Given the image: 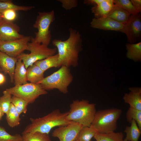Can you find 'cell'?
I'll return each mask as SVG.
<instances>
[{"label": "cell", "mask_w": 141, "mask_h": 141, "mask_svg": "<svg viewBox=\"0 0 141 141\" xmlns=\"http://www.w3.org/2000/svg\"><path fill=\"white\" fill-rule=\"evenodd\" d=\"M4 114L2 112L0 108V121Z\"/></svg>", "instance_id": "38"}, {"label": "cell", "mask_w": 141, "mask_h": 141, "mask_svg": "<svg viewBox=\"0 0 141 141\" xmlns=\"http://www.w3.org/2000/svg\"><path fill=\"white\" fill-rule=\"evenodd\" d=\"M121 32L126 35L129 43H135L139 40L141 37L140 14L131 15Z\"/></svg>", "instance_id": "10"}, {"label": "cell", "mask_w": 141, "mask_h": 141, "mask_svg": "<svg viewBox=\"0 0 141 141\" xmlns=\"http://www.w3.org/2000/svg\"><path fill=\"white\" fill-rule=\"evenodd\" d=\"M31 41L28 44L26 49L30 53H23L16 57L23 62L27 69L36 61L55 55L57 50L56 48H50L48 46L31 40Z\"/></svg>", "instance_id": "7"}, {"label": "cell", "mask_w": 141, "mask_h": 141, "mask_svg": "<svg viewBox=\"0 0 141 141\" xmlns=\"http://www.w3.org/2000/svg\"><path fill=\"white\" fill-rule=\"evenodd\" d=\"M34 7L33 6H20L14 4L11 0H0V13L9 9H11L16 11H26L31 10Z\"/></svg>", "instance_id": "23"}, {"label": "cell", "mask_w": 141, "mask_h": 141, "mask_svg": "<svg viewBox=\"0 0 141 141\" xmlns=\"http://www.w3.org/2000/svg\"><path fill=\"white\" fill-rule=\"evenodd\" d=\"M22 136L18 134L12 135L0 126V141H22Z\"/></svg>", "instance_id": "32"}, {"label": "cell", "mask_w": 141, "mask_h": 141, "mask_svg": "<svg viewBox=\"0 0 141 141\" xmlns=\"http://www.w3.org/2000/svg\"><path fill=\"white\" fill-rule=\"evenodd\" d=\"M134 7L140 13L141 11V0H130Z\"/></svg>", "instance_id": "35"}, {"label": "cell", "mask_w": 141, "mask_h": 141, "mask_svg": "<svg viewBox=\"0 0 141 141\" xmlns=\"http://www.w3.org/2000/svg\"><path fill=\"white\" fill-rule=\"evenodd\" d=\"M6 114V119L8 125L13 128L20 124L21 118L13 104L11 103L9 110Z\"/></svg>", "instance_id": "24"}, {"label": "cell", "mask_w": 141, "mask_h": 141, "mask_svg": "<svg viewBox=\"0 0 141 141\" xmlns=\"http://www.w3.org/2000/svg\"><path fill=\"white\" fill-rule=\"evenodd\" d=\"M30 36H24L20 39L10 41L0 42V51L12 57L16 58L26 49L28 44L31 41Z\"/></svg>", "instance_id": "9"}, {"label": "cell", "mask_w": 141, "mask_h": 141, "mask_svg": "<svg viewBox=\"0 0 141 141\" xmlns=\"http://www.w3.org/2000/svg\"><path fill=\"white\" fill-rule=\"evenodd\" d=\"M126 118L127 121L130 123L132 120H135L141 130V111L130 107L127 112Z\"/></svg>", "instance_id": "29"}, {"label": "cell", "mask_w": 141, "mask_h": 141, "mask_svg": "<svg viewBox=\"0 0 141 141\" xmlns=\"http://www.w3.org/2000/svg\"><path fill=\"white\" fill-rule=\"evenodd\" d=\"M93 138L96 141H123L124 135L121 132L103 133H97Z\"/></svg>", "instance_id": "25"}, {"label": "cell", "mask_w": 141, "mask_h": 141, "mask_svg": "<svg viewBox=\"0 0 141 141\" xmlns=\"http://www.w3.org/2000/svg\"><path fill=\"white\" fill-rule=\"evenodd\" d=\"M55 19L53 10L48 12H38L36 20L33 25L34 28L38 29L35 33L34 38L31 37V40L34 42L48 46L51 39L50 25Z\"/></svg>", "instance_id": "6"}, {"label": "cell", "mask_w": 141, "mask_h": 141, "mask_svg": "<svg viewBox=\"0 0 141 141\" xmlns=\"http://www.w3.org/2000/svg\"><path fill=\"white\" fill-rule=\"evenodd\" d=\"M114 5L125 10L131 15H136L140 12L133 6L129 0H113Z\"/></svg>", "instance_id": "28"}, {"label": "cell", "mask_w": 141, "mask_h": 141, "mask_svg": "<svg viewBox=\"0 0 141 141\" xmlns=\"http://www.w3.org/2000/svg\"><path fill=\"white\" fill-rule=\"evenodd\" d=\"M6 90L12 95L24 99L29 104L34 102L40 96L48 93L40 84L31 83L15 85Z\"/></svg>", "instance_id": "8"}, {"label": "cell", "mask_w": 141, "mask_h": 141, "mask_svg": "<svg viewBox=\"0 0 141 141\" xmlns=\"http://www.w3.org/2000/svg\"><path fill=\"white\" fill-rule=\"evenodd\" d=\"M3 93V95L0 97V108L4 114H6L11 103L12 95L6 90Z\"/></svg>", "instance_id": "31"}, {"label": "cell", "mask_w": 141, "mask_h": 141, "mask_svg": "<svg viewBox=\"0 0 141 141\" xmlns=\"http://www.w3.org/2000/svg\"><path fill=\"white\" fill-rule=\"evenodd\" d=\"M57 1L61 3L62 7L67 10L76 8L78 5V1L77 0H58Z\"/></svg>", "instance_id": "34"}, {"label": "cell", "mask_w": 141, "mask_h": 141, "mask_svg": "<svg viewBox=\"0 0 141 141\" xmlns=\"http://www.w3.org/2000/svg\"><path fill=\"white\" fill-rule=\"evenodd\" d=\"M122 113L117 108L96 111L91 125L98 133H107L114 132L117 128V122Z\"/></svg>", "instance_id": "5"}, {"label": "cell", "mask_w": 141, "mask_h": 141, "mask_svg": "<svg viewBox=\"0 0 141 141\" xmlns=\"http://www.w3.org/2000/svg\"><path fill=\"white\" fill-rule=\"evenodd\" d=\"M17 58L12 57L0 51V67L2 71L9 76L11 83H14V70Z\"/></svg>", "instance_id": "14"}, {"label": "cell", "mask_w": 141, "mask_h": 141, "mask_svg": "<svg viewBox=\"0 0 141 141\" xmlns=\"http://www.w3.org/2000/svg\"><path fill=\"white\" fill-rule=\"evenodd\" d=\"M97 133L96 130L91 125L89 127L84 126L80 130L75 141H91Z\"/></svg>", "instance_id": "26"}, {"label": "cell", "mask_w": 141, "mask_h": 141, "mask_svg": "<svg viewBox=\"0 0 141 141\" xmlns=\"http://www.w3.org/2000/svg\"><path fill=\"white\" fill-rule=\"evenodd\" d=\"M28 81L33 83H38L44 78V72L38 66L34 64L27 69Z\"/></svg>", "instance_id": "19"}, {"label": "cell", "mask_w": 141, "mask_h": 141, "mask_svg": "<svg viewBox=\"0 0 141 141\" xmlns=\"http://www.w3.org/2000/svg\"><path fill=\"white\" fill-rule=\"evenodd\" d=\"M1 40H0V42Z\"/></svg>", "instance_id": "43"}, {"label": "cell", "mask_w": 141, "mask_h": 141, "mask_svg": "<svg viewBox=\"0 0 141 141\" xmlns=\"http://www.w3.org/2000/svg\"><path fill=\"white\" fill-rule=\"evenodd\" d=\"M11 102L20 115L22 113L26 114V113L27 106L29 103L26 101L13 96L11 98Z\"/></svg>", "instance_id": "30"}, {"label": "cell", "mask_w": 141, "mask_h": 141, "mask_svg": "<svg viewBox=\"0 0 141 141\" xmlns=\"http://www.w3.org/2000/svg\"><path fill=\"white\" fill-rule=\"evenodd\" d=\"M69 36L65 40L55 39L52 43L58 50V67H75L78 64L79 54L83 50V40L77 30L70 27Z\"/></svg>", "instance_id": "1"}, {"label": "cell", "mask_w": 141, "mask_h": 141, "mask_svg": "<svg viewBox=\"0 0 141 141\" xmlns=\"http://www.w3.org/2000/svg\"><path fill=\"white\" fill-rule=\"evenodd\" d=\"M6 81V78L4 75L0 72V85L3 84Z\"/></svg>", "instance_id": "37"}, {"label": "cell", "mask_w": 141, "mask_h": 141, "mask_svg": "<svg viewBox=\"0 0 141 141\" xmlns=\"http://www.w3.org/2000/svg\"><path fill=\"white\" fill-rule=\"evenodd\" d=\"M123 141H128L125 138L124 140Z\"/></svg>", "instance_id": "40"}, {"label": "cell", "mask_w": 141, "mask_h": 141, "mask_svg": "<svg viewBox=\"0 0 141 141\" xmlns=\"http://www.w3.org/2000/svg\"><path fill=\"white\" fill-rule=\"evenodd\" d=\"M3 18H2L1 14V13H0V22H1V21L2 20Z\"/></svg>", "instance_id": "39"}, {"label": "cell", "mask_w": 141, "mask_h": 141, "mask_svg": "<svg viewBox=\"0 0 141 141\" xmlns=\"http://www.w3.org/2000/svg\"><path fill=\"white\" fill-rule=\"evenodd\" d=\"M124 25L125 24L117 22L108 16L98 18H94L90 23V26L93 28L121 32Z\"/></svg>", "instance_id": "13"}, {"label": "cell", "mask_w": 141, "mask_h": 141, "mask_svg": "<svg viewBox=\"0 0 141 141\" xmlns=\"http://www.w3.org/2000/svg\"><path fill=\"white\" fill-rule=\"evenodd\" d=\"M22 141H52L48 134L36 132L22 133Z\"/></svg>", "instance_id": "27"}, {"label": "cell", "mask_w": 141, "mask_h": 141, "mask_svg": "<svg viewBox=\"0 0 141 141\" xmlns=\"http://www.w3.org/2000/svg\"><path fill=\"white\" fill-rule=\"evenodd\" d=\"M103 0H85L84 3L88 5H96L101 2Z\"/></svg>", "instance_id": "36"}, {"label": "cell", "mask_w": 141, "mask_h": 141, "mask_svg": "<svg viewBox=\"0 0 141 141\" xmlns=\"http://www.w3.org/2000/svg\"><path fill=\"white\" fill-rule=\"evenodd\" d=\"M130 126H127L124 132L126 134L125 139L128 141H138L141 133V130L138 127L136 121L133 120Z\"/></svg>", "instance_id": "21"}, {"label": "cell", "mask_w": 141, "mask_h": 141, "mask_svg": "<svg viewBox=\"0 0 141 141\" xmlns=\"http://www.w3.org/2000/svg\"><path fill=\"white\" fill-rule=\"evenodd\" d=\"M19 27L13 22L3 19L0 22V40L10 41L21 38L24 36L20 34Z\"/></svg>", "instance_id": "12"}, {"label": "cell", "mask_w": 141, "mask_h": 141, "mask_svg": "<svg viewBox=\"0 0 141 141\" xmlns=\"http://www.w3.org/2000/svg\"><path fill=\"white\" fill-rule=\"evenodd\" d=\"M131 15L130 13L123 9L114 5L107 16L119 22L125 24Z\"/></svg>", "instance_id": "18"}, {"label": "cell", "mask_w": 141, "mask_h": 141, "mask_svg": "<svg viewBox=\"0 0 141 141\" xmlns=\"http://www.w3.org/2000/svg\"><path fill=\"white\" fill-rule=\"evenodd\" d=\"M27 69L24 64L20 60L17 61L14 73V83L15 85H21L27 83Z\"/></svg>", "instance_id": "17"}, {"label": "cell", "mask_w": 141, "mask_h": 141, "mask_svg": "<svg viewBox=\"0 0 141 141\" xmlns=\"http://www.w3.org/2000/svg\"><path fill=\"white\" fill-rule=\"evenodd\" d=\"M114 6L113 0H103L99 3L93 6L91 10L95 18H100L107 16Z\"/></svg>", "instance_id": "16"}, {"label": "cell", "mask_w": 141, "mask_h": 141, "mask_svg": "<svg viewBox=\"0 0 141 141\" xmlns=\"http://www.w3.org/2000/svg\"><path fill=\"white\" fill-rule=\"evenodd\" d=\"M70 108L67 120L84 126H90L96 112L95 104L90 103L86 100H77L70 104Z\"/></svg>", "instance_id": "3"}, {"label": "cell", "mask_w": 141, "mask_h": 141, "mask_svg": "<svg viewBox=\"0 0 141 141\" xmlns=\"http://www.w3.org/2000/svg\"><path fill=\"white\" fill-rule=\"evenodd\" d=\"M84 126L79 123L72 122L67 125L56 128L52 132V136L58 138L59 141H74Z\"/></svg>", "instance_id": "11"}, {"label": "cell", "mask_w": 141, "mask_h": 141, "mask_svg": "<svg viewBox=\"0 0 141 141\" xmlns=\"http://www.w3.org/2000/svg\"><path fill=\"white\" fill-rule=\"evenodd\" d=\"M130 92L125 93L123 97L125 103L130 107L141 111V88L140 87H131Z\"/></svg>", "instance_id": "15"}, {"label": "cell", "mask_w": 141, "mask_h": 141, "mask_svg": "<svg viewBox=\"0 0 141 141\" xmlns=\"http://www.w3.org/2000/svg\"><path fill=\"white\" fill-rule=\"evenodd\" d=\"M127 57L135 61L141 60V42L137 43H127L126 45Z\"/></svg>", "instance_id": "20"}, {"label": "cell", "mask_w": 141, "mask_h": 141, "mask_svg": "<svg viewBox=\"0 0 141 141\" xmlns=\"http://www.w3.org/2000/svg\"><path fill=\"white\" fill-rule=\"evenodd\" d=\"M58 54L42 60L38 61L34 64L45 72L52 67H58Z\"/></svg>", "instance_id": "22"}, {"label": "cell", "mask_w": 141, "mask_h": 141, "mask_svg": "<svg viewBox=\"0 0 141 141\" xmlns=\"http://www.w3.org/2000/svg\"><path fill=\"white\" fill-rule=\"evenodd\" d=\"M73 78L69 68L62 66L56 71L44 77L37 84H40L46 91L56 89L65 94L68 92V87Z\"/></svg>", "instance_id": "4"}, {"label": "cell", "mask_w": 141, "mask_h": 141, "mask_svg": "<svg viewBox=\"0 0 141 141\" xmlns=\"http://www.w3.org/2000/svg\"><path fill=\"white\" fill-rule=\"evenodd\" d=\"M79 141V140H75V141Z\"/></svg>", "instance_id": "42"}, {"label": "cell", "mask_w": 141, "mask_h": 141, "mask_svg": "<svg viewBox=\"0 0 141 141\" xmlns=\"http://www.w3.org/2000/svg\"><path fill=\"white\" fill-rule=\"evenodd\" d=\"M68 113V111L62 113L56 109L43 117L31 118V123L26 126L22 133L38 132L49 134L53 128L66 126L72 122L66 119Z\"/></svg>", "instance_id": "2"}, {"label": "cell", "mask_w": 141, "mask_h": 141, "mask_svg": "<svg viewBox=\"0 0 141 141\" xmlns=\"http://www.w3.org/2000/svg\"><path fill=\"white\" fill-rule=\"evenodd\" d=\"M1 71H2V70H1V67H0V72Z\"/></svg>", "instance_id": "41"}, {"label": "cell", "mask_w": 141, "mask_h": 141, "mask_svg": "<svg viewBox=\"0 0 141 141\" xmlns=\"http://www.w3.org/2000/svg\"><path fill=\"white\" fill-rule=\"evenodd\" d=\"M16 11L11 9L4 11L1 13L3 19L7 21L13 22L17 17Z\"/></svg>", "instance_id": "33"}]
</instances>
